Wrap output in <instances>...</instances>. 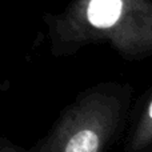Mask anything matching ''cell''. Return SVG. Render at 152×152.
Instances as JSON below:
<instances>
[{"label": "cell", "instance_id": "obj_2", "mask_svg": "<svg viewBox=\"0 0 152 152\" xmlns=\"http://www.w3.org/2000/svg\"><path fill=\"white\" fill-rule=\"evenodd\" d=\"M123 116V102L92 92L67 110L48 143V152H104Z\"/></svg>", "mask_w": 152, "mask_h": 152}, {"label": "cell", "instance_id": "obj_3", "mask_svg": "<svg viewBox=\"0 0 152 152\" xmlns=\"http://www.w3.org/2000/svg\"><path fill=\"white\" fill-rule=\"evenodd\" d=\"M152 142V100L148 104L147 110L144 111L142 119L139 120L137 128L131 142V150L139 151L145 148Z\"/></svg>", "mask_w": 152, "mask_h": 152}, {"label": "cell", "instance_id": "obj_1", "mask_svg": "<svg viewBox=\"0 0 152 152\" xmlns=\"http://www.w3.org/2000/svg\"><path fill=\"white\" fill-rule=\"evenodd\" d=\"M56 36L68 44L107 40L127 56L152 52L150 0H76L56 23Z\"/></svg>", "mask_w": 152, "mask_h": 152}]
</instances>
